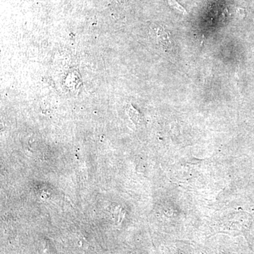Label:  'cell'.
Instances as JSON below:
<instances>
[{
  "label": "cell",
  "mask_w": 254,
  "mask_h": 254,
  "mask_svg": "<svg viewBox=\"0 0 254 254\" xmlns=\"http://www.w3.org/2000/svg\"><path fill=\"white\" fill-rule=\"evenodd\" d=\"M155 30L158 41L163 45L164 48H167L168 49L171 48L172 45L168 33L164 31L163 28L160 27L155 28Z\"/></svg>",
  "instance_id": "1"
},
{
  "label": "cell",
  "mask_w": 254,
  "mask_h": 254,
  "mask_svg": "<svg viewBox=\"0 0 254 254\" xmlns=\"http://www.w3.org/2000/svg\"><path fill=\"white\" fill-rule=\"evenodd\" d=\"M169 4L172 6V7L174 8V9L178 10L180 12L183 13V14H187L186 10L184 9L183 7L179 4L178 2H177L175 0H168Z\"/></svg>",
  "instance_id": "2"
}]
</instances>
